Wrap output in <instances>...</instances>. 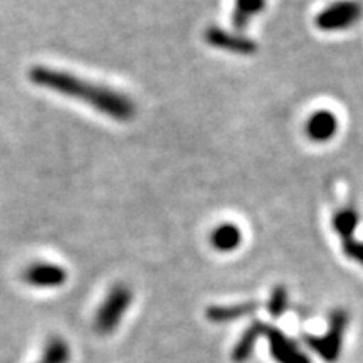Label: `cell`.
<instances>
[{"label": "cell", "mask_w": 363, "mask_h": 363, "mask_svg": "<svg viewBox=\"0 0 363 363\" xmlns=\"http://www.w3.org/2000/svg\"><path fill=\"white\" fill-rule=\"evenodd\" d=\"M264 326L266 323H262V321H252V323L246 328V331L240 335L239 342L235 343L233 350V360L235 363H244L251 358L257 340H259L262 337V333H264Z\"/></svg>", "instance_id": "cell-10"}, {"label": "cell", "mask_w": 363, "mask_h": 363, "mask_svg": "<svg viewBox=\"0 0 363 363\" xmlns=\"http://www.w3.org/2000/svg\"><path fill=\"white\" fill-rule=\"evenodd\" d=\"M264 9L266 0H235L233 11V26L238 30H244L247 27L249 21L254 16H259Z\"/></svg>", "instance_id": "cell-12"}, {"label": "cell", "mask_w": 363, "mask_h": 363, "mask_svg": "<svg viewBox=\"0 0 363 363\" xmlns=\"http://www.w3.org/2000/svg\"><path fill=\"white\" fill-rule=\"evenodd\" d=\"M22 279L33 288H61L66 283L67 272L65 267L52 264V262H34L22 272Z\"/></svg>", "instance_id": "cell-6"}, {"label": "cell", "mask_w": 363, "mask_h": 363, "mask_svg": "<svg viewBox=\"0 0 363 363\" xmlns=\"http://www.w3.org/2000/svg\"><path fill=\"white\" fill-rule=\"evenodd\" d=\"M288 291H286L284 286H276L272 289L269 301H267V311L272 318H279L284 315V311L288 310Z\"/></svg>", "instance_id": "cell-15"}, {"label": "cell", "mask_w": 363, "mask_h": 363, "mask_svg": "<svg viewBox=\"0 0 363 363\" xmlns=\"http://www.w3.org/2000/svg\"><path fill=\"white\" fill-rule=\"evenodd\" d=\"M257 308H259V303L256 301L235 303V305L225 306H208L206 316L214 323H227V321H234L239 320V318L252 315Z\"/></svg>", "instance_id": "cell-9"}, {"label": "cell", "mask_w": 363, "mask_h": 363, "mask_svg": "<svg viewBox=\"0 0 363 363\" xmlns=\"http://www.w3.org/2000/svg\"><path fill=\"white\" fill-rule=\"evenodd\" d=\"M347 326L348 313L338 308V310L331 313L330 326L325 331V335H306L305 342L321 360H325L326 363H335L338 362L340 355H342Z\"/></svg>", "instance_id": "cell-2"}, {"label": "cell", "mask_w": 363, "mask_h": 363, "mask_svg": "<svg viewBox=\"0 0 363 363\" xmlns=\"http://www.w3.org/2000/svg\"><path fill=\"white\" fill-rule=\"evenodd\" d=\"M333 229L335 233L338 235H342L343 240H348L352 239L353 233H355L357 225H358V214L355 208L352 207H347V208H342V211H338L337 214L333 216Z\"/></svg>", "instance_id": "cell-14"}, {"label": "cell", "mask_w": 363, "mask_h": 363, "mask_svg": "<svg viewBox=\"0 0 363 363\" xmlns=\"http://www.w3.org/2000/svg\"><path fill=\"white\" fill-rule=\"evenodd\" d=\"M338 130V120L337 116L333 115L331 111L321 110L313 113V115L308 118L305 131L306 136L311 140V142L316 143H323L328 142L335 136Z\"/></svg>", "instance_id": "cell-8"}, {"label": "cell", "mask_w": 363, "mask_h": 363, "mask_svg": "<svg viewBox=\"0 0 363 363\" xmlns=\"http://www.w3.org/2000/svg\"><path fill=\"white\" fill-rule=\"evenodd\" d=\"M29 79L40 88L56 91L65 96L79 99L103 115L118 121H126L135 116V104L125 94L115 89L104 88V86L86 83L78 76L69 72L51 69L45 66H34L29 71Z\"/></svg>", "instance_id": "cell-1"}, {"label": "cell", "mask_w": 363, "mask_h": 363, "mask_svg": "<svg viewBox=\"0 0 363 363\" xmlns=\"http://www.w3.org/2000/svg\"><path fill=\"white\" fill-rule=\"evenodd\" d=\"M131 299H133V294H131L128 286H113L101 303V306H99L96 316H94V330L99 335L113 333L123 320L126 310L131 305Z\"/></svg>", "instance_id": "cell-3"}, {"label": "cell", "mask_w": 363, "mask_h": 363, "mask_svg": "<svg viewBox=\"0 0 363 363\" xmlns=\"http://www.w3.org/2000/svg\"><path fill=\"white\" fill-rule=\"evenodd\" d=\"M362 12V4L357 0H340L318 13L315 24L325 33L345 30L360 21Z\"/></svg>", "instance_id": "cell-4"}, {"label": "cell", "mask_w": 363, "mask_h": 363, "mask_svg": "<svg viewBox=\"0 0 363 363\" xmlns=\"http://www.w3.org/2000/svg\"><path fill=\"white\" fill-rule=\"evenodd\" d=\"M343 251L348 257H350V259L357 261L358 264L363 266V242H360V240H353V239L345 240Z\"/></svg>", "instance_id": "cell-16"}, {"label": "cell", "mask_w": 363, "mask_h": 363, "mask_svg": "<svg viewBox=\"0 0 363 363\" xmlns=\"http://www.w3.org/2000/svg\"><path fill=\"white\" fill-rule=\"evenodd\" d=\"M38 363H40V362H38Z\"/></svg>", "instance_id": "cell-17"}, {"label": "cell", "mask_w": 363, "mask_h": 363, "mask_svg": "<svg viewBox=\"0 0 363 363\" xmlns=\"http://www.w3.org/2000/svg\"><path fill=\"white\" fill-rule=\"evenodd\" d=\"M71 348L69 343L61 337H51L45 342L40 363H69Z\"/></svg>", "instance_id": "cell-13"}, {"label": "cell", "mask_w": 363, "mask_h": 363, "mask_svg": "<svg viewBox=\"0 0 363 363\" xmlns=\"http://www.w3.org/2000/svg\"><path fill=\"white\" fill-rule=\"evenodd\" d=\"M262 337H266L267 343H269L271 358L276 363H311L310 357L276 326L266 325Z\"/></svg>", "instance_id": "cell-5"}, {"label": "cell", "mask_w": 363, "mask_h": 363, "mask_svg": "<svg viewBox=\"0 0 363 363\" xmlns=\"http://www.w3.org/2000/svg\"><path fill=\"white\" fill-rule=\"evenodd\" d=\"M203 38H206L207 44L212 45V48L240 54V56H251V54L257 51V44L246 38V35L229 33V30H224L216 26L208 27Z\"/></svg>", "instance_id": "cell-7"}, {"label": "cell", "mask_w": 363, "mask_h": 363, "mask_svg": "<svg viewBox=\"0 0 363 363\" xmlns=\"http://www.w3.org/2000/svg\"><path fill=\"white\" fill-rule=\"evenodd\" d=\"M242 233L235 224L224 222L217 225L211 234V246L219 252H230L240 246Z\"/></svg>", "instance_id": "cell-11"}]
</instances>
